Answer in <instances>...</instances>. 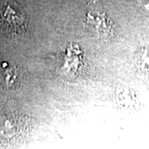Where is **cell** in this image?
Returning a JSON list of instances; mask_svg holds the SVG:
<instances>
[{
	"instance_id": "277c9868",
	"label": "cell",
	"mask_w": 149,
	"mask_h": 149,
	"mask_svg": "<svg viewBox=\"0 0 149 149\" xmlns=\"http://www.w3.org/2000/svg\"><path fill=\"white\" fill-rule=\"evenodd\" d=\"M144 8L146 9V10L149 11V0H148V2H146L145 3H144Z\"/></svg>"
},
{
	"instance_id": "3957f363",
	"label": "cell",
	"mask_w": 149,
	"mask_h": 149,
	"mask_svg": "<svg viewBox=\"0 0 149 149\" xmlns=\"http://www.w3.org/2000/svg\"><path fill=\"white\" fill-rule=\"evenodd\" d=\"M19 71L17 68H11L6 70L3 75V81L8 87H13L18 82Z\"/></svg>"
},
{
	"instance_id": "7a4b0ae2",
	"label": "cell",
	"mask_w": 149,
	"mask_h": 149,
	"mask_svg": "<svg viewBox=\"0 0 149 149\" xmlns=\"http://www.w3.org/2000/svg\"><path fill=\"white\" fill-rule=\"evenodd\" d=\"M25 16L18 6L8 0H0V24L12 32L24 29Z\"/></svg>"
},
{
	"instance_id": "6da1fadb",
	"label": "cell",
	"mask_w": 149,
	"mask_h": 149,
	"mask_svg": "<svg viewBox=\"0 0 149 149\" xmlns=\"http://www.w3.org/2000/svg\"><path fill=\"white\" fill-rule=\"evenodd\" d=\"M95 6L90 7L86 14L85 23L88 28L97 37L102 39H109L113 37L114 27L106 13Z\"/></svg>"
}]
</instances>
